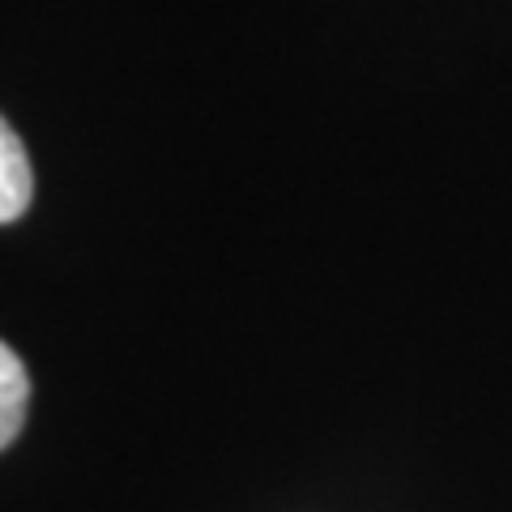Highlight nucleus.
Wrapping results in <instances>:
<instances>
[{"mask_svg": "<svg viewBox=\"0 0 512 512\" xmlns=\"http://www.w3.org/2000/svg\"><path fill=\"white\" fill-rule=\"evenodd\" d=\"M26 402H30L26 363L0 342V453L18 440V431L26 423Z\"/></svg>", "mask_w": 512, "mask_h": 512, "instance_id": "obj_2", "label": "nucleus"}, {"mask_svg": "<svg viewBox=\"0 0 512 512\" xmlns=\"http://www.w3.org/2000/svg\"><path fill=\"white\" fill-rule=\"evenodd\" d=\"M30 192H35V171H30L26 146L0 116V222H18L30 205Z\"/></svg>", "mask_w": 512, "mask_h": 512, "instance_id": "obj_1", "label": "nucleus"}]
</instances>
